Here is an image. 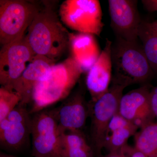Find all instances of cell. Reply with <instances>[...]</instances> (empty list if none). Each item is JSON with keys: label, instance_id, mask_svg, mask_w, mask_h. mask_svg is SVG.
Here are the masks:
<instances>
[{"label": "cell", "instance_id": "cell-1", "mask_svg": "<svg viewBox=\"0 0 157 157\" xmlns=\"http://www.w3.org/2000/svg\"><path fill=\"white\" fill-rule=\"evenodd\" d=\"M27 30L25 39L36 55L55 61L70 46L71 33L48 7L40 9Z\"/></svg>", "mask_w": 157, "mask_h": 157}, {"label": "cell", "instance_id": "cell-2", "mask_svg": "<svg viewBox=\"0 0 157 157\" xmlns=\"http://www.w3.org/2000/svg\"><path fill=\"white\" fill-rule=\"evenodd\" d=\"M113 74L111 82L127 86L148 83L155 73L142 45L117 38L111 47Z\"/></svg>", "mask_w": 157, "mask_h": 157}, {"label": "cell", "instance_id": "cell-3", "mask_svg": "<svg viewBox=\"0 0 157 157\" xmlns=\"http://www.w3.org/2000/svg\"><path fill=\"white\" fill-rule=\"evenodd\" d=\"M83 72L81 66L72 57L53 65L48 78L34 86L30 113L43 110L66 98Z\"/></svg>", "mask_w": 157, "mask_h": 157}, {"label": "cell", "instance_id": "cell-4", "mask_svg": "<svg viewBox=\"0 0 157 157\" xmlns=\"http://www.w3.org/2000/svg\"><path fill=\"white\" fill-rule=\"evenodd\" d=\"M107 91L95 101L90 102V145L96 157L102 155V150L110 121L118 111L125 86L111 82Z\"/></svg>", "mask_w": 157, "mask_h": 157}, {"label": "cell", "instance_id": "cell-5", "mask_svg": "<svg viewBox=\"0 0 157 157\" xmlns=\"http://www.w3.org/2000/svg\"><path fill=\"white\" fill-rule=\"evenodd\" d=\"M39 6L24 0L0 1V44L3 46L24 37Z\"/></svg>", "mask_w": 157, "mask_h": 157}, {"label": "cell", "instance_id": "cell-6", "mask_svg": "<svg viewBox=\"0 0 157 157\" xmlns=\"http://www.w3.org/2000/svg\"><path fill=\"white\" fill-rule=\"evenodd\" d=\"M59 14L65 25L79 33L99 36L104 26L98 0H67L61 5Z\"/></svg>", "mask_w": 157, "mask_h": 157}, {"label": "cell", "instance_id": "cell-7", "mask_svg": "<svg viewBox=\"0 0 157 157\" xmlns=\"http://www.w3.org/2000/svg\"><path fill=\"white\" fill-rule=\"evenodd\" d=\"M31 135L34 157H61L59 150L60 134L53 112L43 110L32 118Z\"/></svg>", "mask_w": 157, "mask_h": 157}, {"label": "cell", "instance_id": "cell-8", "mask_svg": "<svg viewBox=\"0 0 157 157\" xmlns=\"http://www.w3.org/2000/svg\"><path fill=\"white\" fill-rule=\"evenodd\" d=\"M36 55L22 37L2 46L0 51V83L11 90L14 82L25 70L26 64Z\"/></svg>", "mask_w": 157, "mask_h": 157}, {"label": "cell", "instance_id": "cell-9", "mask_svg": "<svg viewBox=\"0 0 157 157\" xmlns=\"http://www.w3.org/2000/svg\"><path fill=\"white\" fill-rule=\"evenodd\" d=\"M110 25L117 38L136 42L142 21L136 0H109Z\"/></svg>", "mask_w": 157, "mask_h": 157}, {"label": "cell", "instance_id": "cell-10", "mask_svg": "<svg viewBox=\"0 0 157 157\" xmlns=\"http://www.w3.org/2000/svg\"><path fill=\"white\" fill-rule=\"evenodd\" d=\"M26 105L20 103L0 121V144L5 149L17 150L31 134L32 118Z\"/></svg>", "mask_w": 157, "mask_h": 157}, {"label": "cell", "instance_id": "cell-11", "mask_svg": "<svg viewBox=\"0 0 157 157\" xmlns=\"http://www.w3.org/2000/svg\"><path fill=\"white\" fill-rule=\"evenodd\" d=\"M151 86L142 85L123 95L120 101L118 113L138 128L154 121L150 100Z\"/></svg>", "mask_w": 157, "mask_h": 157}, {"label": "cell", "instance_id": "cell-12", "mask_svg": "<svg viewBox=\"0 0 157 157\" xmlns=\"http://www.w3.org/2000/svg\"><path fill=\"white\" fill-rule=\"evenodd\" d=\"M58 125L60 134L67 131H81L90 117V103L77 94L52 109Z\"/></svg>", "mask_w": 157, "mask_h": 157}, {"label": "cell", "instance_id": "cell-13", "mask_svg": "<svg viewBox=\"0 0 157 157\" xmlns=\"http://www.w3.org/2000/svg\"><path fill=\"white\" fill-rule=\"evenodd\" d=\"M54 65V61L46 57L35 56L11 87V90L17 93L21 98V103L27 105L32 102L34 86L38 82L48 78Z\"/></svg>", "mask_w": 157, "mask_h": 157}, {"label": "cell", "instance_id": "cell-14", "mask_svg": "<svg viewBox=\"0 0 157 157\" xmlns=\"http://www.w3.org/2000/svg\"><path fill=\"white\" fill-rule=\"evenodd\" d=\"M112 43L107 39L104 49L88 72L86 85L91 97V101H96L109 89L112 77Z\"/></svg>", "mask_w": 157, "mask_h": 157}, {"label": "cell", "instance_id": "cell-15", "mask_svg": "<svg viewBox=\"0 0 157 157\" xmlns=\"http://www.w3.org/2000/svg\"><path fill=\"white\" fill-rule=\"evenodd\" d=\"M70 46L72 57L84 72L90 70L101 52L94 35L91 34H70Z\"/></svg>", "mask_w": 157, "mask_h": 157}, {"label": "cell", "instance_id": "cell-16", "mask_svg": "<svg viewBox=\"0 0 157 157\" xmlns=\"http://www.w3.org/2000/svg\"><path fill=\"white\" fill-rule=\"evenodd\" d=\"M138 129L117 112L109 123L104 148L108 152L122 149L127 146L129 138L136 134Z\"/></svg>", "mask_w": 157, "mask_h": 157}, {"label": "cell", "instance_id": "cell-17", "mask_svg": "<svg viewBox=\"0 0 157 157\" xmlns=\"http://www.w3.org/2000/svg\"><path fill=\"white\" fill-rule=\"evenodd\" d=\"M59 150L61 157H96L82 131H67L61 134Z\"/></svg>", "mask_w": 157, "mask_h": 157}, {"label": "cell", "instance_id": "cell-18", "mask_svg": "<svg viewBox=\"0 0 157 157\" xmlns=\"http://www.w3.org/2000/svg\"><path fill=\"white\" fill-rule=\"evenodd\" d=\"M144 52L154 73H157V32L150 22L142 21L138 33Z\"/></svg>", "mask_w": 157, "mask_h": 157}, {"label": "cell", "instance_id": "cell-19", "mask_svg": "<svg viewBox=\"0 0 157 157\" xmlns=\"http://www.w3.org/2000/svg\"><path fill=\"white\" fill-rule=\"evenodd\" d=\"M135 135L136 150L147 157H157V121L141 128Z\"/></svg>", "mask_w": 157, "mask_h": 157}, {"label": "cell", "instance_id": "cell-20", "mask_svg": "<svg viewBox=\"0 0 157 157\" xmlns=\"http://www.w3.org/2000/svg\"><path fill=\"white\" fill-rule=\"evenodd\" d=\"M21 102V98L14 91L0 88V121L6 118Z\"/></svg>", "mask_w": 157, "mask_h": 157}, {"label": "cell", "instance_id": "cell-21", "mask_svg": "<svg viewBox=\"0 0 157 157\" xmlns=\"http://www.w3.org/2000/svg\"><path fill=\"white\" fill-rule=\"evenodd\" d=\"M150 100L152 111L157 121V86L151 90Z\"/></svg>", "mask_w": 157, "mask_h": 157}, {"label": "cell", "instance_id": "cell-22", "mask_svg": "<svg viewBox=\"0 0 157 157\" xmlns=\"http://www.w3.org/2000/svg\"><path fill=\"white\" fill-rule=\"evenodd\" d=\"M141 2L148 11H157V0H142Z\"/></svg>", "mask_w": 157, "mask_h": 157}, {"label": "cell", "instance_id": "cell-23", "mask_svg": "<svg viewBox=\"0 0 157 157\" xmlns=\"http://www.w3.org/2000/svg\"><path fill=\"white\" fill-rule=\"evenodd\" d=\"M125 151L128 157H147L143 153L136 150L135 147L134 148H130L127 145L125 147Z\"/></svg>", "mask_w": 157, "mask_h": 157}, {"label": "cell", "instance_id": "cell-24", "mask_svg": "<svg viewBox=\"0 0 157 157\" xmlns=\"http://www.w3.org/2000/svg\"><path fill=\"white\" fill-rule=\"evenodd\" d=\"M124 147L117 151L109 152L107 155H102L100 157H128L125 151Z\"/></svg>", "mask_w": 157, "mask_h": 157}, {"label": "cell", "instance_id": "cell-25", "mask_svg": "<svg viewBox=\"0 0 157 157\" xmlns=\"http://www.w3.org/2000/svg\"><path fill=\"white\" fill-rule=\"evenodd\" d=\"M152 26L153 27V28L157 32V20L155 21H154L151 22Z\"/></svg>", "mask_w": 157, "mask_h": 157}, {"label": "cell", "instance_id": "cell-26", "mask_svg": "<svg viewBox=\"0 0 157 157\" xmlns=\"http://www.w3.org/2000/svg\"><path fill=\"white\" fill-rule=\"evenodd\" d=\"M0 157H17L11 155H9L5 154L2 153H1L0 155Z\"/></svg>", "mask_w": 157, "mask_h": 157}]
</instances>
